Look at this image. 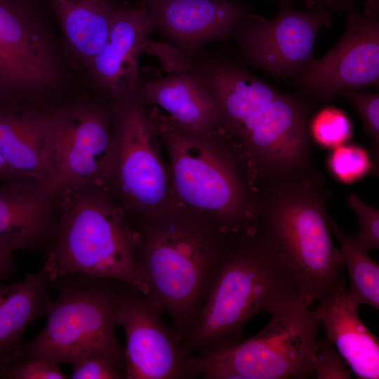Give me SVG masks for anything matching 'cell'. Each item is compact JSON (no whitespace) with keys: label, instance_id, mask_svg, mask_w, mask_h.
Returning <instances> with one entry per match:
<instances>
[{"label":"cell","instance_id":"1","mask_svg":"<svg viewBox=\"0 0 379 379\" xmlns=\"http://www.w3.org/2000/svg\"><path fill=\"white\" fill-rule=\"evenodd\" d=\"M140 220L137 258L147 295L169 314L184 340L236 234L180 205Z\"/></svg>","mask_w":379,"mask_h":379},{"label":"cell","instance_id":"2","mask_svg":"<svg viewBox=\"0 0 379 379\" xmlns=\"http://www.w3.org/2000/svg\"><path fill=\"white\" fill-rule=\"evenodd\" d=\"M147 110L168 154L177 204L209 217L227 233H255L258 185L230 135L222 128L187 131L159 108Z\"/></svg>","mask_w":379,"mask_h":379},{"label":"cell","instance_id":"3","mask_svg":"<svg viewBox=\"0 0 379 379\" xmlns=\"http://www.w3.org/2000/svg\"><path fill=\"white\" fill-rule=\"evenodd\" d=\"M331 196L317 170L259 189L255 232L290 270L308 307L345 285L326 213Z\"/></svg>","mask_w":379,"mask_h":379},{"label":"cell","instance_id":"4","mask_svg":"<svg viewBox=\"0 0 379 379\" xmlns=\"http://www.w3.org/2000/svg\"><path fill=\"white\" fill-rule=\"evenodd\" d=\"M300 303L299 286L274 249L256 232L236 234L184 339L185 349L194 357L232 344L258 313Z\"/></svg>","mask_w":379,"mask_h":379},{"label":"cell","instance_id":"5","mask_svg":"<svg viewBox=\"0 0 379 379\" xmlns=\"http://www.w3.org/2000/svg\"><path fill=\"white\" fill-rule=\"evenodd\" d=\"M58 199L56 225L41 267L51 281L84 274L147 295L137 258L138 230L117 201L98 185L65 190Z\"/></svg>","mask_w":379,"mask_h":379},{"label":"cell","instance_id":"6","mask_svg":"<svg viewBox=\"0 0 379 379\" xmlns=\"http://www.w3.org/2000/svg\"><path fill=\"white\" fill-rule=\"evenodd\" d=\"M52 283L58 296L46 315V324L34 338L21 346L14 361L44 358L59 364H71L81 357L97 354L114 359L124 371V348L116 328L131 286L84 274L61 277Z\"/></svg>","mask_w":379,"mask_h":379},{"label":"cell","instance_id":"7","mask_svg":"<svg viewBox=\"0 0 379 379\" xmlns=\"http://www.w3.org/2000/svg\"><path fill=\"white\" fill-rule=\"evenodd\" d=\"M111 148L101 186L127 212L140 219L178 205L162 142L138 89L110 103Z\"/></svg>","mask_w":379,"mask_h":379},{"label":"cell","instance_id":"8","mask_svg":"<svg viewBox=\"0 0 379 379\" xmlns=\"http://www.w3.org/2000/svg\"><path fill=\"white\" fill-rule=\"evenodd\" d=\"M270 316L255 335L194 356L196 378H314L319 324L314 310L300 303Z\"/></svg>","mask_w":379,"mask_h":379},{"label":"cell","instance_id":"9","mask_svg":"<svg viewBox=\"0 0 379 379\" xmlns=\"http://www.w3.org/2000/svg\"><path fill=\"white\" fill-rule=\"evenodd\" d=\"M51 178L47 185L57 196L89 185H101L112 143L109 107L77 100L45 110Z\"/></svg>","mask_w":379,"mask_h":379},{"label":"cell","instance_id":"10","mask_svg":"<svg viewBox=\"0 0 379 379\" xmlns=\"http://www.w3.org/2000/svg\"><path fill=\"white\" fill-rule=\"evenodd\" d=\"M335 12L302 11L281 5L272 20L248 12L240 20L232 38L246 65L278 79L294 78L315 58L319 32L331 24Z\"/></svg>","mask_w":379,"mask_h":379},{"label":"cell","instance_id":"11","mask_svg":"<svg viewBox=\"0 0 379 379\" xmlns=\"http://www.w3.org/2000/svg\"><path fill=\"white\" fill-rule=\"evenodd\" d=\"M163 307L149 295L131 287L120 324L124 331V378H196L192 357L182 335L162 319Z\"/></svg>","mask_w":379,"mask_h":379},{"label":"cell","instance_id":"12","mask_svg":"<svg viewBox=\"0 0 379 379\" xmlns=\"http://www.w3.org/2000/svg\"><path fill=\"white\" fill-rule=\"evenodd\" d=\"M345 31L323 57L314 59L294 77L298 95L330 101L345 90L378 87L379 22L376 16L350 10Z\"/></svg>","mask_w":379,"mask_h":379},{"label":"cell","instance_id":"13","mask_svg":"<svg viewBox=\"0 0 379 379\" xmlns=\"http://www.w3.org/2000/svg\"><path fill=\"white\" fill-rule=\"evenodd\" d=\"M38 22L34 0H0V109L20 107L32 88L53 78Z\"/></svg>","mask_w":379,"mask_h":379},{"label":"cell","instance_id":"14","mask_svg":"<svg viewBox=\"0 0 379 379\" xmlns=\"http://www.w3.org/2000/svg\"><path fill=\"white\" fill-rule=\"evenodd\" d=\"M155 32L189 60L206 46L232 38L250 5L230 0H149L143 6Z\"/></svg>","mask_w":379,"mask_h":379},{"label":"cell","instance_id":"15","mask_svg":"<svg viewBox=\"0 0 379 379\" xmlns=\"http://www.w3.org/2000/svg\"><path fill=\"white\" fill-rule=\"evenodd\" d=\"M154 32L153 21L143 7L126 4L117 13L106 42L88 66L110 103L138 89L139 60Z\"/></svg>","mask_w":379,"mask_h":379},{"label":"cell","instance_id":"16","mask_svg":"<svg viewBox=\"0 0 379 379\" xmlns=\"http://www.w3.org/2000/svg\"><path fill=\"white\" fill-rule=\"evenodd\" d=\"M58 213V199L48 187L35 180L0 185V242L16 251L48 247Z\"/></svg>","mask_w":379,"mask_h":379},{"label":"cell","instance_id":"17","mask_svg":"<svg viewBox=\"0 0 379 379\" xmlns=\"http://www.w3.org/2000/svg\"><path fill=\"white\" fill-rule=\"evenodd\" d=\"M138 94L147 105L160 107L176 126L195 133L222 128L215 102L203 81L189 70L140 81Z\"/></svg>","mask_w":379,"mask_h":379},{"label":"cell","instance_id":"18","mask_svg":"<svg viewBox=\"0 0 379 379\" xmlns=\"http://www.w3.org/2000/svg\"><path fill=\"white\" fill-rule=\"evenodd\" d=\"M314 310L328 338L355 375L360 379H378L379 343L362 323L359 305L353 300L345 285L319 301Z\"/></svg>","mask_w":379,"mask_h":379},{"label":"cell","instance_id":"19","mask_svg":"<svg viewBox=\"0 0 379 379\" xmlns=\"http://www.w3.org/2000/svg\"><path fill=\"white\" fill-rule=\"evenodd\" d=\"M0 153L13 169L47 185L51 160L45 110L0 109Z\"/></svg>","mask_w":379,"mask_h":379},{"label":"cell","instance_id":"20","mask_svg":"<svg viewBox=\"0 0 379 379\" xmlns=\"http://www.w3.org/2000/svg\"><path fill=\"white\" fill-rule=\"evenodd\" d=\"M53 288L42 268L20 281L0 283V373L16 358L28 326L48 313Z\"/></svg>","mask_w":379,"mask_h":379},{"label":"cell","instance_id":"21","mask_svg":"<svg viewBox=\"0 0 379 379\" xmlns=\"http://www.w3.org/2000/svg\"><path fill=\"white\" fill-rule=\"evenodd\" d=\"M71 53L88 66L106 42L119 0H47Z\"/></svg>","mask_w":379,"mask_h":379},{"label":"cell","instance_id":"22","mask_svg":"<svg viewBox=\"0 0 379 379\" xmlns=\"http://www.w3.org/2000/svg\"><path fill=\"white\" fill-rule=\"evenodd\" d=\"M331 232L338 239L344 265L347 267L351 298L359 305H367L379 308V265L354 239L346 234L331 218Z\"/></svg>","mask_w":379,"mask_h":379},{"label":"cell","instance_id":"23","mask_svg":"<svg viewBox=\"0 0 379 379\" xmlns=\"http://www.w3.org/2000/svg\"><path fill=\"white\" fill-rule=\"evenodd\" d=\"M308 131L312 143L333 149L351 139L353 125L343 110L326 106L311 116Z\"/></svg>","mask_w":379,"mask_h":379},{"label":"cell","instance_id":"24","mask_svg":"<svg viewBox=\"0 0 379 379\" xmlns=\"http://www.w3.org/2000/svg\"><path fill=\"white\" fill-rule=\"evenodd\" d=\"M326 166L334 178L347 185L376 174L371 154L356 144L345 142L331 149Z\"/></svg>","mask_w":379,"mask_h":379},{"label":"cell","instance_id":"25","mask_svg":"<svg viewBox=\"0 0 379 379\" xmlns=\"http://www.w3.org/2000/svg\"><path fill=\"white\" fill-rule=\"evenodd\" d=\"M346 99L357 111L363 121L364 131L371 141L370 152L375 173L379 168V94L345 90L338 93Z\"/></svg>","mask_w":379,"mask_h":379},{"label":"cell","instance_id":"26","mask_svg":"<svg viewBox=\"0 0 379 379\" xmlns=\"http://www.w3.org/2000/svg\"><path fill=\"white\" fill-rule=\"evenodd\" d=\"M60 364L44 358H27L13 361L0 373V379H67Z\"/></svg>","mask_w":379,"mask_h":379},{"label":"cell","instance_id":"27","mask_svg":"<svg viewBox=\"0 0 379 379\" xmlns=\"http://www.w3.org/2000/svg\"><path fill=\"white\" fill-rule=\"evenodd\" d=\"M349 207L355 213L359 221V230L355 241L364 249L379 248V211L364 203L353 194L347 198Z\"/></svg>","mask_w":379,"mask_h":379},{"label":"cell","instance_id":"28","mask_svg":"<svg viewBox=\"0 0 379 379\" xmlns=\"http://www.w3.org/2000/svg\"><path fill=\"white\" fill-rule=\"evenodd\" d=\"M72 379H120L124 378L123 367L114 359L102 354H88L74 360L71 364Z\"/></svg>","mask_w":379,"mask_h":379},{"label":"cell","instance_id":"29","mask_svg":"<svg viewBox=\"0 0 379 379\" xmlns=\"http://www.w3.org/2000/svg\"><path fill=\"white\" fill-rule=\"evenodd\" d=\"M315 379H350L352 376L345 360L326 337L317 340L315 349Z\"/></svg>","mask_w":379,"mask_h":379},{"label":"cell","instance_id":"30","mask_svg":"<svg viewBox=\"0 0 379 379\" xmlns=\"http://www.w3.org/2000/svg\"><path fill=\"white\" fill-rule=\"evenodd\" d=\"M13 253L8 246L0 242V283H3L15 274Z\"/></svg>","mask_w":379,"mask_h":379},{"label":"cell","instance_id":"31","mask_svg":"<svg viewBox=\"0 0 379 379\" xmlns=\"http://www.w3.org/2000/svg\"><path fill=\"white\" fill-rule=\"evenodd\" d=\"M354 0H308L307 8L310 11H338L349 6Z\"/></svg>","mask_w":379,"mask_h":379},{"label":"cell","instance_id":"32","mask_svg":"<svg viewBox=\"0 0 379 379\" xmlns=\"http://www.w3.org/2000/svg\"><path fill=\"white\" fill-rule=\"evenodd\" d=\"M16 180H34L13 169L0 153V183ZM36 181V180H35Z\"/></svg>","mask_w":379,"mask_h":379},{"label":"cell","instance_id":"33","mask_svg":"<svg viewBox=\"0 0 379 379\" xmlns=\"http://www.w3.org/2000/svg\"><path fill=\"white\" fill-rule=\"evenodd\" d=\"M281 5H289L293 0H278ZM305 2V5H307L308 0H302Z\"/></svg>","mask_w":379,"mask_h":379},{"label":"cell","instance_id":"34","mask_svg":"<svg viewBox=\"0 0 379 379\" xmlns=\"http://www.w3.org/2000/svg\"><path fill=\"white\" fill-rule=\"evenodd\" d=\"M149 0H137L136 6L143 7Z\"/></svg>","mask_w":379,"mask_h":379},{"label":"cell","instance_id":"35","mask_svg":"<svg viewBox=\"0 0 379 379\" xmlns=\"http://www.w3.org/2000/svg\"><path fill=\"white\" fill-rule=\"evenodd\" d=\"M4 283V282H3Z\"/></svg>","mask_w":379,"mask_h":379}]
</instances>
